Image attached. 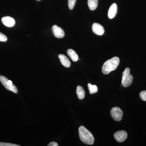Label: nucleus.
<instances>
[{"instance_id":"1","label":"nucleus","mask_w":146,"mask_h":146,"mask_svg":"<svg viewBox=\"0 0 146 146\" xmlns=\"http://www.w3.org/2000/svg\"><path fill=\"white\" fill-rule=\"evenodd\" d=\"M120 63L119 57L115 56L106 61L102 67V72L104 74H108L112 71L115 70Z\"/></svg>"},{"instance_id":"2","label":"nucleus","mask_w":146,"mask_h":146,"mask_svg":"<svg viewBox=\"0 0 146 146\" xmlns=\"http://www.w3.org/2000/svg\"><path fill=\"white\" fill-rule=\"evenodd\" d=\"M79 134L82 142L87 145H92L94 143L95 139L92 133L83 126L79 128Z\"/></svg>"},{"instance_id":"3","label":"nucleus","mask_w":146,"mask_h":146,"mask_svg":"<svg viewBox=\"0 0 146 146\" xmlns=\"http://www.w3.org/2000/svg\"><path fill=\"white\" fill-rule=\"evenodd\" d=\"M133 79V76L130 74V69L127 68L123 72L122 84L123 87H128L132 84Z\"/></svg>"},{"instance_id":"4","label":"nucleus","mask_w":146,"mask_h":146,"mask_svg":"<svg viewBox=\"0 0 146 146\" xmlns=\"http://www.w3.org/2000/svg\"><path fill=\"white\" fill-rule=\"evenodd\" d=\"M0 81L3 86L7 90L12 91L15 94L18 93V88L13 84L11 80H9L6 77L0 75Z\"/></svg>"},{"instance_id":"5","label":"nucleus","mask_w":146,"mask_h":146,"mask_svg":"<svg viewBox=\"0 0 146 146\" xmlns=\"http://www.w3.org/2000/svg\"><path fill=\"white\" fill-rule=\"evenodd\" d=\"M111 117L115 121H119L122 120L123 113L121 108L118 107L113 108L110 110Z\"/></svg>"},{"instance_id":"6","label":"nucleus","mask_w":146,"mask_h":146,"mask_svg":"<svg viewBox=\"0 0 146 146\" xmlns=\"http://www.w3.org/2000/svg\"><path fill=\"white\" fill-rule=\"evenodd\" d=\"M114 137L117 142L121 143L127 138V133L125 131H119L114 133Z\"/></svg>"},{"instance_id":"7","label":"nucleus","mask_w":146,"mask_h":146,"mask_svg":"<svg viewBox=\"0 0 146 146\" xmlns=\"http://www.w3.org/2000/svg\"><path fill=\"white\" fill-rule=\"evenodd\" d=\"M52 30L54 35L56 38H62L65 36V32L63 29L56 25L53 26Z\"/></svg>"},{"instance_id":"8","label":"nucleus","mask_w":146,"mask_h":146,"mask_svg":"<svg viewBox=\"0 0 146 146\" xmlns=\"http://www.w3.org/2000/svg\"><path fill=\"white\" fill-rule=\"evenodd\" d=\"M92 30L95 34L98 35H102L104 34L105 30L104 27L100 24L94 23L92 26Z\"/></svg>"},{"instance_id":"9","label":"nucleus","mask_w":146,"mask_h":146,"mask_svg":"<svg viewBox=\"0 0 146 146\" xmlns=\"http://www.w3.org/2000/svg\"><path fill=\"white\" fill-rule=\"evenodd\" d=\"M2 23L8 27H11L15 25V21L12 17L9 16H5L3 17L1 19Z\"/></svg>"},{"instance_id":"10","label":"nucleus","mask_w":146,"mask_h":146,"mask_svg":"<svg viewBox=\"0 0 146 146\" xmlns=\"http://www.w3.org/2000/svg\"><path fill=\"white\" fill-rule=\"evenodd\" d=\"M117 12V5L115 3L112 4L110 6L108 13V18L110 19H112L115 18Z\"/></svg>"},{"instance_id":"11","label":"nucleus","mask_w":146,"mask_h":146,"mask_svg":"<svg viewBox=\"0 0 146 146\" xmlns=\"http://www.w3.org/2000/svg\"><path fill=\"white\" fill-rule=\"evenodd\" d=\"M60 63L65 68H70L71 66V62L67 56L63 54H60L58 55Z\"/></svg>"},{"instance_id":"12","label":"nucleus","mask_w":146,"mask_h":146,"mask_svg":"<svg viewBox=\"0 0 146 146\" xmlns=\"http://www.w3.org/2000/svg\"><path fill=\"white\" fill-rule=\"evenodd\" d=\"M67 54L74 62H76L78 60V55L74 50L70 49L67 50Z\"/></svg>"},{"instance_id":"13","label":"nucleus","mask_w":146,"mask_h":146,"mask_svg":"<svg viewBox=\"0 0 146 146\" xmlns=\"http://www.w3.org/2000/svg\"><path fill=\"white\" fill-rule=\"evenodd\" d=\"M77 95L80 100H82L85 98V93L83 87L81 86H77L76 90Z\"/></svg>"},{"instance_id":"14","label":"nucleus","mask_w":146,"mask_h":146,"mask_svg":"<svg viewBox=\"0 0 146 146\" xmlns=\"http://www.w3.org/2000/svg\"><path fill=\"white\" fill-rule=\"evenodd\" d=\"M88 5L90 10H95L98 7V0H88Z\"/></svg>"},{"instance_id":"15","label":"nucleus","mask_w":146,"mask_h":146,"mask_svg":"<svg viewBox=\"0 0 146 146\" xmlns=\"http://www.w3.org/2000/svg\"><path fill=\"white\" fill-rule=\"evenodd\" d=\"M88 87L90 94H93L98 92V87L96 85H92L91 83H89L88 84Z\"/></svg>"},{"instance_id":"16","label":"nucleus","mask_w":146,"mask_h":146,"mask_svg":"<svg viewBox=\"0 0 146 146\" xmlns=\"http://www.w3.org/2000/svg\"><path fill=\"white\" fill-rule=\"evenodd\" d=\"M76 0H68V5L69 8L71 10L74 9L75 5Z\"/></svg>"},{"instance_id":"17","label":"nucleus","mask_w":146,"mask_h":146,"mask_svg":"<svg viewBox=\"0 0 146 146\" xmlns=\"http://www.w3.org/2000/svg\"><path fill=\"white\" fill-rule=\"evenodd\" d=\"M140 97L142 100L146 101V91H141L140 94Z\"/></svg>"},{"instance_id":"18","label":"nucleus","mask_w":146,"mask_h":146,"mask_svg":"<svg viewBox=\"0 0 146 146\" xmlns=\"http://www.w3.org/2000/svg\"><path fill=\"white\" fill-rule=\"evenodd\" d=\"M7 38L4 34L0 32V41L1 42H5L7 41Z\"/></svg>"},{"instance_id":"19","label":"nucleus","mask_w":146,"mask_h":146,"mask_svg":"<svg viewBox=\"0 0 146 146\" xmlns=\"http://www.w3.org/2000/svg\"><path fill=\"white\" fill-rule=\"evenodd\" d=\"M0 146H20L16 144L10 143H0Z\"/></svg>"},{"instance_id":"20","label":"nucleus","mask_w":146,"mask_h":146,"mask_svg":"<svg viewBox=\"0 0 146 146\" xmlns=\"http://www.w3.org/2000/svg\"><path fill=\"white\" fill-rule=\"evenodd\" d=\"M58 144L55 142H50L48 146H58Z\"/></svg>"},{"instance_id":"21","label":"nucleus","mask_w":146,"mask_h":146,"mask_svg":"<svg viewBox=\"0 0 146 146\" xmlns=\"http://www.w3.org/2000/svg\"><path fill=\"white\" fill-rule=\"evenodd\" d=\"M36 1H41V0H36Z\"/></svg>"}]
</instances>
